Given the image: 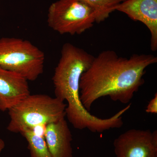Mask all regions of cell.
I'll list each match as a JSON object with an SVG mask.
<instances>
[{"mask_svg": "<svg viewBox=\"0 0 157 157\" xmlns=\"http://www.w3.org/2000/svg\"><path fill=\"white\" fill-rule=\"evenodd\" d=\"M113 144L116 157H157V131L130 129Z\"/></svg>", "mask_w": 157, "mask_h": 157, "instance_id": "cell-6", "label": "cell"}, {"mask_svg": "<svg viewBox=\"0 0 157 157\" xmlns=\"http://www.w3.org/2000/svg\"><path fill=\"white\" fill-rule=\"evenodd\" d=\"M145 111L147 113H154L156 114L157 113V94L156 93L154 97L149 102L145 109Z\"/></svg>", "mask_w": 157, "mask_h": 157, "instance_id": "cell-12", "label": "cell"}, {"mask_svg": "<svg viewBox=\"0 0 157 157\" xmlns=\"http://www.w3.org/2000/svg\"><path fill=\"white\" fill-rule=\"evenodd\" d=\"M157 62V57L151 54H134L127 58L114 51H103L82 75V104L90 111L94 102L107 96L113 101L128 104L144 83L147 68Z\"/></svg>", "mask_w": 157, "mask_h": 157, "instance_id": "cell-1", "label": "cell"}, {"mask_svg": "<svg viewBox=\"0 0 157 157\" xmlns=\"http://www.w3.org/2000/svg\"><path fill=\"white\" fill-rule=\"evenodd\" d=\"M21 134L27 141L31 157H51L44 136L33 129H26Z\"/></svg>", "mask_w": 157, "mask_h": 157, "instance_id": "cell-10", "label": "cell"}, {"mask_svg": "<svg viewBox=\"0 0 157 157\" xmlns=\"http://www.w3.org/2000/svg\"><path fill=\"white\" fill-rule=\"evenodd\" d=\"M94 58V56L82 48L65 43L52 81L56 98L67 103L66 116L73 126L78 130L87 129L93 133H101L120 128L124 122L121 111L108 118H101L91 114L82 104L79 97L80 78Z\"/></svg>", "mask_w": 157, "mask_h": 157, "instance_id": "cell-2", "label": "cell"}, {"mask_svg": "<svg viewBox=\"0 0 157 157\" xmlns=\"http://www.w3.org/2000/svg\"><path fill=\"white\" fill-rule=\"evenodd\" d=\"M44 137L51 157H73V136L65 117L45 126Z\"/></svg>", "mask_w": 157, "mask_h": 157, "instance_id": "cell-9", "label": "cell"}, {"mask_svg": "<svg viewBox=\"0 0 157 157\" xmlns=\"http://www.w3.org/2000/svg\"><path fill=\"white\" fill-rule=\"evenodd\" d=\"M47 22L61 35H80L91 28L96 14L82 0H57L48 9Z\"/></svg>", "mask_w": 157, "mask_h": 157, "instance_id": "cell-5", "label": "cell"}, {"mask_svg": "<svg viewBox=\"0 0 157 157\" xmlns=\"http://www.w3.org/2000/svg\"><path fill=\"white\" fill-rule=\"evenodd\" d=\"M67 105L56 97L30 94L8 110L10 121L7 130L21 134L26 129L45 127L65 117Z\"/></svg>", "mask_w": 157, "mask_h": 157, "instance_id": "cell-3", "label": "cell"}, {"mask_svg": "<svg viewBox=\"0 0 157 157\" xmlns=\"http://www.w3.org/2000/svg\"><path fill=\"white\" fill-rule=\"evenodd\" d=\"M116 11L124 13L134 21L142 22L151 33V48L157 49V0H125Z\"/></svg>", "mask_w": 157, "mask_h": 157, "instance_id": "cell-7", "label": "cell"}, {"mask_svg": "<svg viewBox=\"0 0 157 157\" xmlns=\"http://www.w3.org/2000/svg\"><path fill=\"white\" fill-rule=\"evenodd\" d=\"M44 52L29 41L14 37L0 39V67L36 80L44 71Z\"/></svg>", "mask_w": 157, "mask_h": 157, "instance_id": "cell-4", "label": "cell"}, {"mask_svg": "<svg viewBox=\"0 0 157 157\" xmlns=\"http://www.w3.org/2000/svg\"><path fill=\"white\" fill-rule=\"evenodd\" d=\"M92 8L96 14V22L106 20L117 7L125 0H82Z\"/></svg>", "mask_w": 157, "mask_h": 157, "instance_id": "cell-11", "label": "cell"}, {"mask_svg": "<svg viewBox=\"0 0 157 157\" xmlns=\"http://www.w3.org/2000/svg\"><path fill=\"white\" fill-rule=\"evenodd\" d=\"M28 80L16 73L0 67V110L17 105L30 94Z\"/></svg>", "mask_w": 157, "mask_h": 157, "instance_id": "cell-8", "label": "cell"}, {"mask_svg": "<svg viewBox=\"0 0 157 157\" xmlns=\"http://www.w3.org/2000/svg\"><path fill=\"white\" fill-rule=\"evenodd\" d=\"M5 147V141L2 139L0 138V154L1 153L2 151L4 148Z\"/></svg>", "mask_w": 157, "mask_h": 157, "instance_id": "cell-13", "label": "cell"}, {"mask_svg": "<svg viewBox=\"0 0 157 157\" xmlns=\"http://www.w3.org/2000/svg\"></svg>", "mask_w": 157, "mask_h": 157, "instance_id": "cell-14", "label": "cell"}]
</instances>
